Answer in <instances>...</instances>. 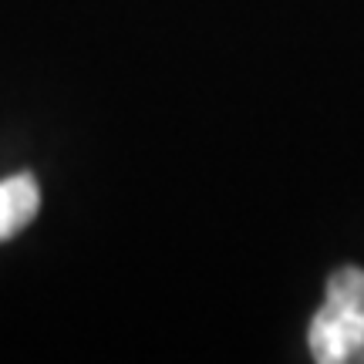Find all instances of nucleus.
Returning <instances> with one entry per match:
<instances>
[{"label": "nucleus", "mask_w": 364, "mask_h": 364, "mask_svg": "<svg viewBox=\"0 0 364 364\" xmlns=\"http://www.w3.org/2000/svg\"><path fill=\"white\" fill-rule=\"evenodd\" d=\"M317 364H364V270L341 267L307 331Z\"/></svg>", "instance_id": "f257e3e1"}, {"label": "nucleus", "mask_w": 364, "mask_h": 364, "mask_svg": "<svg viewBox=\"0 0 364 364\" xmlns=\"http://www.w3.org/2000/svg\"><path fill=\"white\" fill-rule=\"evenodd\" d=\"M38 206L41 193L31 172H21V176L0 182V240H11L24 226H31V220L38 216Z\"/></svg>", "instance_id": "f03ea898"}]
</instances>
